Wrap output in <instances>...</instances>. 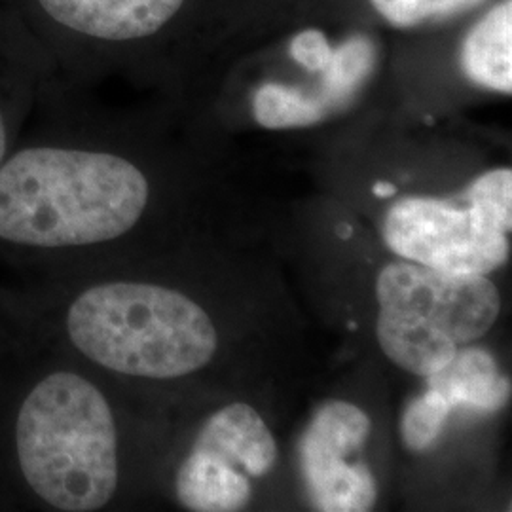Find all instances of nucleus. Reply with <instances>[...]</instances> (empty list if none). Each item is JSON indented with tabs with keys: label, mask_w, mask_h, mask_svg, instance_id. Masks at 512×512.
I'll use <instances>...</instances> for the list:
<instances>
[{
	"label": "nucleus",
	"mask_w": 512,
	"mask_h": 512,
	"mask_svg": "<svg viewBox=\"0 0 512 512\" xmlns=\"http://www.w3.org/2000/svg\"><path fill=\"white\" fill-rule=\"evenodd\" d=\"M57 329L93 365L152 382L202 370L219 346L198 302L147 281H105L78 291L59 311Z\"/></svg>",
	"instance_id": "nucleus-3"
},
{
	"label": "nucleus",
	"mask_w": 512,
	"mask_h": 512,
	"mask_svg": "<svg viewBox=\"0 0 512 512\" xmlns=\"http://www.w3.org/2000/svg\"><path fill=\"white\" fill-rule=\"evenodd\" d=\"M378 342L406 372L429 376L456 351L484 336L501 296L484 275L448 274L416 262H393L376 283Z\"/></svg>",
	"instance_id": "nucleus-4"
},
{
	"label": "nucleus",
	"mask_w": 512,
	"mask_h": 512,
	"mask_svg": "<svg viewBox=\"0 0 512 512\" xmlns=\"http://www.w3.org/2000/svg\"><path fill=\"white\" fill-rule=\"evenodd\" d=\"M63 27L86 37L128 42L150 37L183 10L186 0H38Z\"/></svg>",
	"instance_id": "nucleus-7"
},
{
	"label": "nucleus",
	"mask_w": 512,
	"mask_h": 512,
	"mask_svg": "<svg viewBox=\"0 0 512 512\" xmlns=\"http://www.w3.org/2000/svg\"><path fill=\"white\" fill-rule=\"evenodd\" d=\"M376 65V46L365 35L349 37L334 48L329 65L323 71V90L313 95L329 116L348 105L366 82Z\"/></svg>",
	"instance_id": "nucleus-11"
},
{
	"label": "nucleus",
	"mask_w": 512,
	"mask_h": 512,
	"mask_svg": "<svg viewBox=\"0 0 512 512\" xmlns=\"http://www.w3.org/2000/svg\"><path fill=\"white\" fill-rule=\"evenodd\" d=\"M6 158H8V129L0 110V167L6 162Z\"/></svg>",
	"instance_id": "nucleus-16"
},
{
	"label": "nucleus",
	"mask_w": 512,
	"mask_h": 512,
	"mask_svg": "<svg viewBox=\"0 0 512 512\" xmlns=\"http://www.w3.org/2000/svg\"><path fill=\"white\" fill-rule=\"evenodd\" d=\"M427 380L452 408L467 404L497 412L511 399L509 378L499 372L494 357L484 349L459 348L452 361L429 374Z\"/></svg>",
	"instance_id": "nucleus-10"
},
{
	"label": "nucleus",
	"mask_w": 512,
	"mask_h": 512,
	"mask_svg": "<svg viewBox=\"0 0 512 512\" xmlns=\"http://www.w3.org/2000/svg\"><path fill=\"white\" fill-rule=\"evenodd\" d=\"M395 192H397V188H395L393 184L378 183L374 186V194H376L378 198H389V196H393Z\"/></svg>",
	"instance_id": "nucleus-17"
},
{
	"label": "nucleus",
	"mask_w": 512,
	"mask_h": 512,
	"mask_svg": "<svg viewBox=\"0 0 512 512\" xmlns=\"http://www.w3.org/2000/svg\"><path fill=\"white\" fill-rule=\"evenodd\" d=\"M332 52H334V46L330 44L329 38L317 29L298 33L291 44V54L294 59L311 73H323L325 67L329 65Z\"/></svg>",
	"instance_id": "nucleus-15"
},
{
	"label": "nucleus",
	"mask_w": 512,
	"mask_h": 512,
	"mask_svg": "<svg viewBox=\"0 0 512 512\" xmlns=\"http://www.w3.org/2000/svg\"><path fill=\"white\" fill-rule=\"evenodd\" d=\"M253 112L256 122L266 129L310 128L327 118V112L313 95L275 82L258 88Z\"/></svg>",
	"instance_id": "nucleus-12"
},
{
	"label": "nucleus",
	"mask_w": 512,
	"mask_h": 512,
	"mask_svg": "<svg viewBox=\"0 0 512 512\" xmlns=\"http://www.w3.org/2000/svg\"><path fill=\"white\" fill-rule=\"evenodd\" d=\"M463 74L486 90L512 92V0L497 2L476 21L459 50Z\"/></svg>",
	"instance_id": "nucleus-9"
},
{
	"label": "nucleus",
	"mask_w": 512,
	"mask_h": 512,
	"mask_svg": "<svg viewBox=\"0 0 512 512\" xmlns=\"http://www.w3.org/2000/svg\"><path fill=\"white\" fill-rule=\"evenodd\" d=\"M150 183L128 158L69 147L21 148L0 167V249L48 256L107 245L143 220Z\"/></svg>",
	"instance_id": "nucleus-1"
},
{
	"label": "nucleus",
	"mask_w": 512,
	"mask_h": 512,
	"mask_svg": "<svg viewBox=\"0 0 512 512\" xmlns=\"http://www.w3.org/2000/svg\"><path fill=\"white\" fill-rule=\"evenodd\" d=\"M512 228V171L480 175L459 200L404 198L384 222L385 243L404 260L448 274L486 275L501 268Z\"/></svg>",
	"instance_id": "nucleus-5"
},
{
	"label": "nucleus",
	"mask_w": 512,
	"mask_h": 512,
	"mask_svg": "<svg viewBox=\"0 0 512 512\" xmlns=\"http://www.w3.org/2000/svg\"><path fill=\"white\" fill-rule=\"evenodd\" d=\"M368 437L370 418L355 404L332 401L313 416L302 437L300 461L317 511L365 512L374 507V476L365 461H348L363 452Z\"/></svg>",
	"instance_id": "nucleus-6"
},
{
	"label": "nucleus",
	"mask_w": 512,
	"mask_h": 512,
	"mask_svg": "<svg viewBox=\"0 0 512 512\" xmlns=\"http://www.w3.org/2000/svg\"><path fill=\"white\" fill-rule=\"evenodd\" d=\"M374 12L397 29H418L465 16L488 0H368Z\"/></svg>",
	"instance_id": "nucleus-13"
},
{
	"label": "nucleus",
	"mask_w": 512,
	"mask_h": 512,
	"mask_svg": "<svg viewBox=\"0 0 512 512\" xmlns=\"http://www.w3.org/2000/svg\"><path fill=\"white\" fill-rule=\"evenodd\" d=\"M8 439L21 488L48 511H101L118 492L114 412L73 368H44L21 389Z\"/></svg>",
	"instance_id": "nucleus-2"
},
{
	"label": "nucleus",
	"mask_w": 512,
	"mask_h": 512,
	"mask_svg": "<svg viewBox=\"0 0 512 512\" xmlns=\"http://www.w3.org/2000/svg\"><path fill=\"white\" fill-rule=\"evenodd\" d=\"M452 410L454 408L442 395L427 387V391L408 404L404 412L401 433L406 446L414 452H423L433 446L442 435Z\"/></svg>",
	"instance_id": "nucleus-14"
},
{
	"label": "nucleus",
	"mask_w": 512,
	"mask_h": 512,
	"mask_svg": "<svg viewBox=\"0 0 512 512\" xmlns=\"http://www.w3.org/2000/svg\"><path fill=\"white\" fill-rule=\"evenodd\" d=\"M192 450L219 459L249 478L270 473L277 461L272 431L253 406L243 403L224 406L205 421Z\"/></svg>",
	"instance_id": "nucleus-8"
}]
</instances>
